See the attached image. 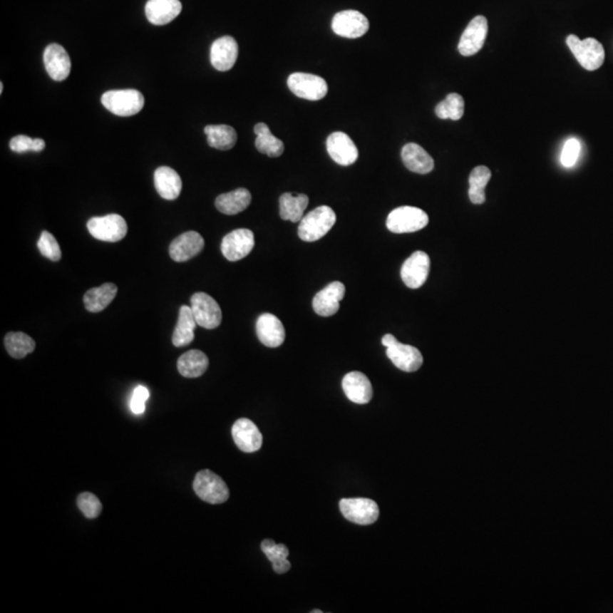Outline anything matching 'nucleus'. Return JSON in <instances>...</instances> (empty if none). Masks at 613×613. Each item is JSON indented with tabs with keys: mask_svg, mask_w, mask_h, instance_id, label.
Instances as JSON below:
<instances>
[{
	"mask_svg": "<svg viewBox=\"0 0 613 613\" xmlns=\"http://www.w3.org/2000/svg\"><path fill=\"white\" fill-rule=\"evenodd\" d=\"M327 153L336 164L350 166L357 162L358 148L351 138L344 132H334L327 138Z\"/></svg>",
	"mask_w": 613,
	"mask_h": 613,
	"instance_id": "4468645a",
	"label": "nucleus"
},
{
	"mask_svg": "<svg viewBox=\"0 0 613 613\" xmlns=\"http://www.w3.org/2000/svg\"><path fill=\"white\" fill-rule=\"evenodd\" d=\"M150 393L148 388L143 385H139L134 388L131 398V410L134 415H143L145 410V402L148 400Z\"/></svg>",
	"mask_w": 613,
	"mask_h": 613,
	"instance_id": "a19ab883",
	"label": "nucleus"
},
{
	"mask_svg": "<svg viewBox=\"0 0 613 613\" xmlns=\"http://www.w3.org/2000/svg\"><path fill=\"white\" fill-rule=\"evenodd\" d=\"M566 41L569 49L585 70L595 71L602 66L605 58L604 48L597 39L587 38L580 40L577 36L570 34L567 36Z\"/></svg>",
	"mask_w": 613,
	"mask_h": 613,
	"instance_id": "7ed1b4c3",
	"label": "nucleus"
},
{
	"mask_svg": "<svg viewBox=\"0 0 613 613\" xmlns=\"http://www.w3.org/2000/svg\"><path fill=\"white\" fill-rule=\"evenodd\" d=\"M191 309L199 326L207 329H217L222 323V310L214 298L205 292H198L191 298Z\"/></svg>",
	"mask_w": 613,
	"mask_h": 613,
	"instance_id": "1a4fd4ad",
	"label": "nucleus"
},
{
	"mask_svg": "<svg viewBox=\"0 0 613 613\" xmlns=\"http://www.w3.org/2000/svg\"><path fill=\"white\" fill-rule=\"evenodd\" d=\"M87 226L92 237L105 242H118L128 233L126 220L118 214L91 218Z\"/></svg>",
	"mask_w": 613,
	"mask_h": 613,
	"instance_id": "423d86ee",
	"label": "nucleus"
},
{
	"mask_svg": "<svg viewBox=\"0 0 613 613\" xmlns=\"http://www.w3.org/2000/svg\"><path fill=\"white\" fill-rule=\"evenodd\" d=\"M340 510L346 520L367 526L378 519L379 508L376 502L366 498H350L340 501Z\"/></svg>",
	"mask_w": 613,
	"mask_h": 613,
	"instance_id": "6e6552de",
	"label": "nucleus"
},
{
	"mask_svg": "<svg viewBox=\"0 0 613 613\" xmlns=\"http://www.w3.org/2000/svg\"><path fill=\"white\" fill-rule=\"evenodd\" d=\"M402 162L413 173L428 174L434 170V159L417 143H408L401 151Z\"/></svg>",
	"mask_w": 613,
	"mask_h": 613,
	"instance_id": "b1692460",
	"label": "nucleus"
},
{
	"mask_svg": "<svg viewBox=\"0 0 613 613\" xmlns=\"http://www.w3.org/2000/svg\"><path fill=\"white\" fill-rule=\"evenodd\" d=\"M38 248L42 256H45L51 262H58L61 258V247L56 239L49 232L43 231L38 241Z\"/></svg>",
	"mask_w": 613,
	"mask_h": 613,
	"instance_id": "4c0bfd02",
	"label": "nucleus"
},
{
	"mask_svg": "<svg viewBox=\"0 0 613 613\" xmlns=\"http://www.w3.org/2000/svg\"><path fill=\"white\" fill-rule=\"evenodd\" d=\"M336 222L334 210L329 206L317 207L300 220L298 235L302 241L315 242L331 231Z\"/></svg>",
	"mask_w": 613,
	"mask_h": 613,
	"instance_id": "f257e3e1",
	"label": "nucleus"
},
{
	"mask_svg": "<svg viewBox=\"0 0 613 613\" xmlns=\"http://www.w3.org/2000/svg\"><path fill=\"white\" fill-rule=\"evenodd\" d=\"M262 552L265 553L268 560L271 561L274 572L276 574H285L291 569L290 561L287 560L289 557V549L284 544H276L273 540H265L262 542Z\"/></svg>",
	"mask_w": 613,
	"mask_h": 613,
	"instance_id": "473e14b6",
	"label": "nucleus"
},
{
	"mask_svg": "<svg viewBox=\"0 0 613 613\" xmlns=\"http://www.w3.org/2000/svg\"><path fill=\"white\" fill-rule=\"evenodd\" d=\"M5 346L11 357L22 359L34 351L36 342L26 333L11 332L5 336Z\"/></svg>",
	"mask_w": 613,
	"mask_h": 613,
	"instance_id": "f704fd0d",
	"label": "nucleus"
},
{
	"mask_svg": "<svg viewBox=\"0 0 613 613\" xmlns=\"http://www.w3.org/2000/svg\"><path fill=\"white\" fill-rule=\"evenodd\" d=\"M580 148H582V145H580L579 141L576 139H569L565 143L562 153H561V163L565 168H572L576 164L578 157H579Z\"/></svg>",
	"mask_w": 613,
	"mask_h": 613,
	"instance_id": "ea45409f",
	"label": "nucleus"
},
{
	"mask_svg": "<svg viewBox=\"0 0 613 613\" xmlns=\"http://www.w3.org/2000/svg\"><path fill=\"white\" fill-rule=\"evenodd\" d=\"M193 490L202 501L212 505L224 503L230 498V490L223 478L208 469L195 475Z\"/></svg>",
	"mask_w": 613,
	"mask_h": 613,
	"instance_id": "39448f33",
	"label": "nucleus"
},
{
	"mask_svg": "<svg viewBox=\"0 0 613 613\" xmlns=\"http://www.w3.org/2000/svg\"><path fill=\"white\" fill-rule=\"evenodd\" d=\"M257 336L268 348L281 346L285 340L283 323L273 314H262L256 323Z\"/></svg>",
	"mask_w": 613,
	"mask_h": 613,
	"instance_id": "412c9836",
	"label": "nucleus"
},
{
	"mask_svg": "<svg viewBox=\"0 0 613 613\" xmlns=\"http://www.w3.org/2000/svg\"><path fill=\"white\" fill-rule=\"evenodd\" d=\"M43 64L53 81H64L71 73V59L63 46L51 43L43 53Z\"/></svg>",
	"mask_w": 613,
	"mask_h": 613,
	"instance_id": "f3484780",
	"label": "nucleus"
},
{
	"mask_svg": "<svg viewBox=\"0 0 613 613\" xmlns=\"http://www.w3.org/2000/svg\"><path fill=\"white\" fill-rule=\"evenodd\" d=\"M101 103L113 114L128 118L143 110L145 98L138 90H112L103 93Z\"/></svg>",
	"mask_w": 613,
	"mask_h": 613,
	"instance_id": "f03ea898",
	"label": "nucleus"
},
{
	"mask_svg": "<svg viewBox=\"0 0 613 613\" xmlns=\"http://www.w3.org/2000/svg\"><path fill=\"white\" fill-rule=\"evenodd\" d=\"M155 187L157 192L166 200H175L179 198L182 190V180L173 168L162 166L155 172Z\"/></svg>",
	"mask_w": 613,
	"mask_h": 613,
	"instance_id": "393cba45",
	"label": "nucleus"
},
{
	"mask_svg": "<svg viewBox=\"0 0 613 613\" xmlns=\"http://www.w3.org/2000/svg\"><path fill=\"white\" fill-rule=\"evenodd\" d=\"M256 133V148L260 153L276 158L284 153V143L279 138L272 134L271 130L265 123H258L254 128Z\"/></svg>",
	"mask_w": 613,
	"mask_h": 613,
	"instance_id": "7c9ffc66",
	"label": "nucleus"
},
{
	"mask_svg": "<svg viewBox=\"0 0 613 613\" xmlns=\"http://www.w3.org/2000/svg\"><path fill=\"white\" fill-rule=\"evenodd\" d=\"M254 247V233L250 230L232 231L222 241V254L229 262H237L250 254Z\"/></svg>",
	"mask_w": 613,
	"mask_h": 613,
	"instance_id": "f8f14e48",
	"label": "nucleus"
},
{
	"mask_svg": "<svg viewBox=\"0 0 613 613\" xmlns=\"http://www.w3.org/2000/svg\"><path fill=\"white\" fill-rule=\"evenodd\" d=\"M46 147V143L42 139H32V138L26 137V135H17L13 138L9 143V148L11 150L17 153H26V151H39L43 150Z\"/></svg>",
	"mask_w": 613,
	"mask_h": 613,
	"instance_id": "58836bf2",
	"label": "nucleus"
},
{
	"mask_svg": "<svg viewBox=\"0 0 613 613\" xmlns=\"http://www.w3.org/2000/svg\"><path fill=\"white\" fill-rule=\"evenodd\" d=\"M78 507L84 516L89 519L97 518L103 511V505L101 500L98 499L95 494L90 492H83L78 496L76 500Z\"/></svg>",
	"mask_w": 613,
	"mask_h": 613,
	"instance_id": "e433bc0d",
	"label": "nucleus"
},
{
	"mask_svg": "<svg viewBox=\"0 0 613 613\" xmlns=\"http://www.w3.org/2000/svg\"><path fill=\"white\" fill-rule=\"evenodd\" d=\"M118 294V287L114 283H105L101 287H93L84 294L86 309L90 312L103 311Z\"/></svg>",
	"mask_w": 613,
	"mask_h": 613,
	"instance_id": "c756f323",
	"label": "nucleus"
},
{
	"mask_svg": "<svg viewBox=\"0 0 613 613\" xmlns=\"http://www.w3.org/2000/svg\"><path fill=\"white\" fill-rule=\"evenodd\" d=\"M308 204H309L308 195H294V193L282 195L279 198V215L282 220L298 223L304 218Z\"/></svg>",
	"mask_w": 613,
	"mask_h": 613,
	"instance_id": "cd10ccee",
	"label": "nucleus"
},
{
	"mask_svg": "<svg viewBox=\"0 0 613 613\" xmlns=\"http://www.w3.org/2000/svg\"><path fill=\"white\" fill-rule=\"evenodd\" d=\"M181 11L180 0H149L145 5V16L153 26H166L175 20Z\"/></svg>",
	"mask_w": 613,
	"mask_h": 613,
	"instance_id": "5701e85b",
	"label": "nucleus"
},
{
	"mask_svg": "<svg viewBox=\"0 0 613 613\" xmlns=\"http://www.w3.org/2000/svg\"><path fill=\"white\" fill-rule=\"evenodd\" d=\"M204 247V237L198 232H185L170 243V256L174 262H187L200 254Z\"/></svg>",
	"mask_w": 613,
	"mask_h": 613,
	"instance_id": "aec40b11",
	"label": "nucleus"
},
{
	"mask_svg": "<svg viewBox=\"0 0 613 613\" xmlns=\"http://www.w3.org/2000/svg\"><path fill=\"white\" fill-rule=\"evenodd\" d=\"M346 294V287L342 282H333L324 287L312 300V308L316 314L323 317L333 316L340 309V302Z\"/></svg>",
	"mask_w": 613,
	"mask_h": 613,
	"instance_id": "2eb2a0df",
	"label": "nucleus"
},
{
	"mask_svg": "<svg viewBox=\"0 0 613 613\" xmlns=\"http://www.w3.org/2000/svg\"><path fill=\"white\" fill-rule=\"evenodd\" d=\"M311 612H312V613H317V612H323V611H321V610H314V611H311Z\"/></svg>",
	"mask_w": 613,
	"mask_h": 613,
	"instance_id": "c03bdc74",
	"label": "nucleus"
},
{
	"mask_svg": "<svg viewBox=\"0 0 613 613\" xmlns=\"http://www.w3.org/2000/svg\"><path fill=\"white\" fill-rule=\"evenodd\" d=\"M465 113V101L458 93H450L435 108V114L441 120H459Z\"/></svg>",
	"mask_w": 613,
	"mask_h": 613,
	"instance_id": "c9c22d12",
	"label": "nucleus"
},
{
	"mask_svg": "<svg viewBox=\"0 0 613 613\" xmlns=\"http://www.w3.org/2000/svg\"><path fill=\"white\" fill-rule=\"evenodd\" d=\"M332 29L337 36L357 39L367 34L369 21L360 11H343L333 17Z\"/></svg>",
	"mask_w": 613,
	"mask_h": 613,
	"instance_id": "9b49d317",
	"label": "nucleus"
},
{
	"mask_svg": "<svg viewBox=\"0 0 613 613\" xmlns=\"http://www.w3.org/2000/svg\"><path fill=\"white\" fill-rule=\"evenodd\" d=\"M198 326L191 306H182L180 309L179 321L174 329L172 342L177 348L189 346L195 340V331Z\"/></svg>",
	"mask_w": 613,
	"mask_h": 613,
	"instance_id": "a878e982",
	"label": "nucleus"
},
{
	"mask_svg": "<svg viewBox=\"0 0 613 613\" xmlns=\"http://www.w3.org/2000/svg\"><path fill=\"white\" fill-rule=\"evenodd\" d=\"M428 215L417 207H398L392 210L386 220V226L392 233H413L421 231L428 224Z\"/></svg>",
	"mask_w": 613,
	"mask_h": 613,
	"instance_id": "20e7f679",
	"label": "nucleus"
},
{
	"mask_svg": "<svg viewBox=\"0 0 613 613\" xmlns=\"http://www.w3.org/2000/svg\"><path fill=\"white\" fill-rule=\"evenodd\" d=\"M232 436L237 448L245 453H254L262 448V433L250 419H237L232 427Z\"/></svg>",
	"mask_w": 613,
	"mask_h": 613,
	"instance_id": "dca6fc26",
	"label": "nucleus"
},
{
	"mask_svg": "<svg viewBox=\"0 0 613 613\" xmlns=\"http://www.w3.org/2000/svg\"><path fill=\"white\" fill-rule=\"evenodd\" d=\"M210 360L200 350H190L182 354L177 360V369L182 376L187 378L200 377L206 373Z\"/></svg>",
	"mask_w": 613,
	"mask_h": 613,
	"instance_id": "c85d7f7f",
	"label": "nucleus"
},
{
	"mask_svg": "<svg viewBox=\"0 0 613 613\" xmlns=\"http://www.w3.org/2000/svg\"><path fill=\"white\" fill-rule=\"evenodd\" d=\"M251 193L244 187L235 190L232 192L218 195L215 201L216 208L225 215H237L248 208L251 204Z\"/></svg>",
	"mask_w": 613,
	"mask_h": 613,
	"instance_id": "bb28decb",
	"label": "nucleus"
},
{
	"mask_svg": "<svg viewBox=\"0 0 613 613\" xmlns=\"http://www.w3.org/2000/svg\"><path fill=\"white\" fill-rule=\"evenodd\" d=\"M490 168L486 166H477L473 170L469 176V199L475 205H482L485 202V187L490 182Z\"/></svg>",
	"mask_w": 613,
	"mask_h": 613,
	"instance_id": "72a5a7b5",
	"label": "nucleus"
},
{
	"mask_svg": "<svg viewBox=\"0 0 613 613\" xmlns=\"http://www.w3.org/2000/svg\"><path fill=\"white\" fill-rule=\"evenodd\" d=\"M287 87L297 97L311 101H321L329 91L323 78L309 73H293L287 78Z\"/></svg>",
	"mask_w": 613,
	"mask_h": 613,
	"instance_id": "0eeeda50",
	"label": "nucleus"
},
{
	"mask_svg": "<svg viewBox=\"0 0 613 613\" xmlns=\"http://www.w3.org/2000/svg\"><path fill=\"white\" fill-rule=\"evenodd\" d=\"M488 32V23L485 16L478 15L469 22L460 38L458 51L463 56H473L482 49Z\"/></svg>",
	"mask_w": 613,
	"mask_h": 613,
	"instance_id": "9d476101",
	"label": "nucleus"
},
{
	"mask_svg": "<svg viewBox=\"0 0 613 613\" xmlns=\"http://www.w3.org/2000/svg\"><path fill=\"white\" fill-rule=\"evenodd\" d=\"M239 56V46L232 36H222L212 42L210 49V61L214 68L220 72L231 70Z\"/></svg>",
	"mask_w": 613,
	"mask_h": 613,
	"instance_id": "a211bd4d",
	"label": "nucleus"
},
{
	"mask_svg": "<svg viewBox=\"0 0 613 613\" xmlns=\"http://www.w3.org/2000/svg\"><path fill=\"white\" fill-rule=\"evenodd\" d=\"M431 259L424 251H415L403 262L401 267V279L410 289L423 287L428 277Z\"/></svg>",
	"mask_w": 613,
	"mask_h": 613,
	"instance_id": "ddd939ff",
	"label": "nucleus"
},
{
	"mask_svg": "<svg viewBox=\"0 0 613 613\" xmlns=\"http://www.w3.org/2000/svg\"><path fill=\"white\" fill-rule=\"evenodd\" d=\"M3 92H4V83H3V82H1V83H0V93H1V95H3Z\"/></svg>",
	"mask_w": 613,
	"mask_h": 613,
	"instance_id": "37998d69",
	"label": "nucleus"
},
{
	"mask_svg": "<svg viewBox=\"0 0 613 613\" xmlns=\"http://www.w3.org/2000/svg\"><path fill=\"white\" fill-rule=\"evenodd\" d=\"M207 141L212 148L218 150H230L237 145V134L235 128L225 124L208 125L205 128Z\"/></svg>",
	"mask_w": 613,
	"mask_h": 613,
	"instance_id": "2f4dec72",
	"label": "nucleus"
},
{
	"mask_svg": "<svg viewBox=\"0 0 613 613\" xmlns=\"http://www.w3.org/2000/svg\"><path fill=\"white\" fill-rule=\"evenodd\" d=\"M342 388L346 398L354 403L366 404L373 398L371 381L360 371L346 374L342 379Z\"/></svg>",
	"mask_w": 613,
	"mask_h": 613,
	"instance_id": "4be33fe9",
	"label": "nucleus"
},
{
	"mask_svg": "<svg viewBox=\"0 0 613 613\" xmlns=\"http://www.w3.org/2000/svg\"><path fill=\"white\" fill-rule=\"evenodd\" d=\"M386 356L396 368L406 373L418 371L424 363V358L418 349L398 341L393 346L386 348Z\"/></svg>",
	"mask_w": 613,
	"mask_h": 613,
	"instance_id": "6ab92c4d",
	"label": "nucleus"
},
{
	"mask_svg": "<svg viewBox=\"0 0 613 613\" xmlns=\"http://www.w3.org/2000/svg\"><path fill=\"white\" fill-rule=\"evenodd\" d=\"M396 342H398V340H396V336H393L392 334H385L384 336H383L382 344L383 346H386V348L393 346L394 343Z\"/></svg>",
	"mask_w": 613,
	"mask_h": 613,
	"instance_id": "79ce46f5",
	"label": "nucleus"
}]
</instances>
